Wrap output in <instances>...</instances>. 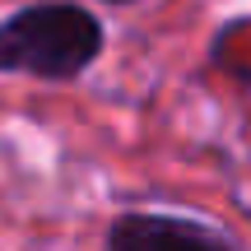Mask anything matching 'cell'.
<instances>
[{"mask_svg":"<svg viewBox=\"0 0 251 251\" xmlns=\"http://www.w3.org/2000/svg\"><path fill=\"white\" fill-rule=\"evenodd\" d=\"M107 28L75 0H28L0 19V75L75 84L102 61Z\"/></svg>","mask_w":251,"mask_h":251,"instance_id":"1","label":"cell"},{"mask_svg":"<svg viewBox=\"0 0 251 251\" xmlns=\"http://www.w3.org/2000/svg\"><path fill=\"white\" fill-rule=\"evenodd\" d=\"M98 5H135V0H98Z\"/></svg>","mask_w":251,"mask_h":251,"instance_id":"3","label":"cell"},{"mask_svg":"<svg viewBox=\"0 0 251 251\" xmlns=\"http://www.w3.org/2000/svg\"><path fill=\"white\" fill-rule=\"evenodd\" d=\"M107 251H233L219 228L168 209H126L107 224Z\"/></svg>","mask_w":251,"mask_h":251,"instance_id":"2","label":"cell"}]
</instances>
